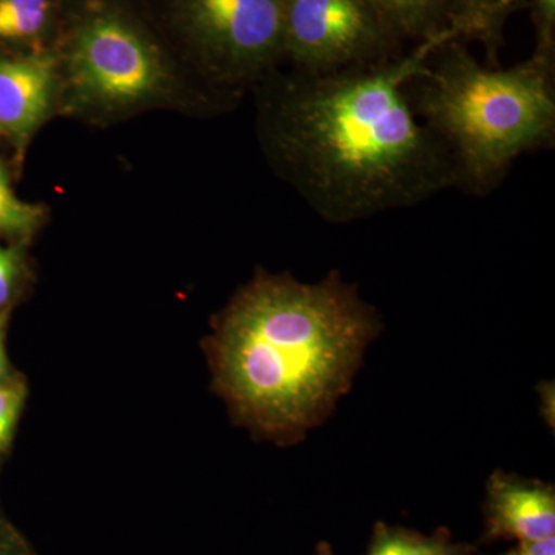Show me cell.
<instances>
[{
    "label": "cell",
    "mask_w": 555,
    "mask_h": 555,
    "mask_svg": "<svg viewBox=\"0 0 555 555\" xmlns=\"http://www.w3.org/2000/svg\"><path fill=\"white\" fill-rule=\"evenodd\" d=\"M43 221V208L22 201L11 188L9 170L0 160V233L30 235Z\"/></svg>",
    "instance_id": "cell-13"
},
{
    "label": "cell",
    "mask_w": 555,
    "mask_h": 555,
    "mask_svg": "<svg viewBox=\"0 0 555 555\" xmlns=\"http://www.w3.org/2000/svg\"><path fill=\"white\" fill-rule=\"evenodd\" d=\"M500 555H555V535L539 540H524Z\"/></svg>",
    "instance_id": "cell-17"
},
{
    "label": "cell",
    "mask_w": 555,
    "mask_h": 555,
    "mask_svg": "<svg viewBox=\"0 0 555 555\" xmlns=\"http://www.w3.org/2000/svg\"><path fill=\"white\" fill-rule=\"evenodd\" d=\"M366 555H478V547L455 543L448 528H438L425 535L414 529L378 521Z\"/></svg>",
    "instance_id": "cell-12"
},
{
    "label": "cell",
    "mask_w": 555,
    "mask_h": 555,
    "mask_svg": "<svg viewBox=\"0 0 555 555\" xmlns=\"http://www.w3.org/2000/svg\"><path fill=\"white\" fill-rule=\"evenodd\" d=\"M317 555H334V554H332L331 543H327V542L318 543Z\"/></svg>",
    "instance_id": "cell-19"
},
{
    "label": "cell",
    "mask_w": 555,
    "mask_h": 555,
    "mask_svg": "<svg viewBox=\"0 0 555 555\" xmlns=\"http://www.w3.org/2000/svg\"><path fill=\"white\" fill-rule=\"evenodd\" d=\"M7 313H0V382H5L9 374V361H7L5 343H3V328H5Z\"/></svg>",
    "instance_id": "cell-18"
},
{
    "label": "cell",
    "mask_w": 555,
    "mask_h": 555,
    "mask_svg": "<svg viewBox=\"0 0 555 555\" xmlns=\"http://www.w3.org/2000/svg\"><path fill=\"white\" fill-rule=\"evenodd\" d=\"M404 43L369 0H283L284 61L306 75L397 60Z\"/></svg>",
    "instance_id": "cell-6"
},
{
    "label": "cell",
    "mask_w": 555,
    "mask_h": 555,
    "mask_svg": "<svg viewBox=\"0 0 555 555\" xmlns=\"http://www.w3.org/2000/svg\"><path fill=\"white\" fill-rule=\"evenodd\" d=\"M379 328L377 309L337 270L315 284L259 273L219 323V386L251 426L301 440L349 392Z\"/></svg>",
    "instance_id": "cell-2"
},
{
    "label": "cell",
    "mask_w": 555,
    "mask_h": 555,
    "mask_svg": "<svg viewBox=\"0 0 555 555\" xmlns=\"http://www.w3.org/2000/svg\"><path fill=\"white\" fill-rule=\"evenodd\" d=\"M401 42L420 43L448 30L447 0H369Z\"/></svg>",
    "instance_id": "cell-11"
},
{
    "label": "cell",
    "mask_w": 555,
    "mask_h": 555,
    "mask_svg": "<svg viewBox=\"0 0 555 555\" xmlns=\"http://www.w3.org/2000/svg\"><path fill=\"white\" fill-rule=\"evenodd\" d=\"M535 31V56L555 62V0H525Z\"/></svg>",
    "instance_id": "cell-14"
},
{
    "label": "cell",
    "mask_w": 555,
    "mask_h": 555,
    "mask_svg": "<svg viewBox=\"0 0 555 555\" xmlns=\"http://www.w3.org/2000/svg\"><path fill=\"white\" fill-rule=\"evenodd\" d=\"M555 534L554 485L495 470L486 485L481 542L539 540Z\"/></svg>",
    "instance_id": "cell-8"
},
{
    "label": "cell",
    "mask_w": 555,
    "mask_h": 555,
    "mask_svg": "<svg viewBox=\"0 0 555 555\" xmlns=\"http://www.w3.org/2000/svg\"><path fill=\"white\" fill-rule=\"evenodd\" d=\"M56 49L0 54V137L24 149L61 109Z\"/></svg>",
    "instance_id": "cell-7"
},
{
    "label": "cell",
    "mask_w": 555,
    "mask_h": 555,
    "mask_svg": "<svg viewBox=\"0 0 555 555\" xmlns=\"http://www.w3.org/2000/svg\"><path fill=\"white\" fill-rule=\"evenodd\" d=\"M190 64L215 91L258 86L284 61L283 0H164Z\"/></svg>",
    "instance_id": "cell-5"
},
{
    "label": "cell",
    "mask_w": 555,
    "mask_h": 555,
    "mask_svg": "<svg viewBox=\"0 0 555 555\" xmlns=\"http://www.w3.org/2000/svg\"><path fill=\"white\" fill-rule=\"evenodd\" d=\"M554 78L555 62L535 54L499 68L480 64L462 40L434 53L409 94L451 155L456 188L488 195L521 155L554 147Z\"/></svg>",
    "instance_id": "cell-3"
},
{
    "label": "cell",
    "mask_w": 555,
    "mask_h": 555,
    "mask_svg": "<svg viewBox=\"0 0 555 555\" xmlns=\"http://www.w3.org/2000/svg\"><path fill=\"white\" fill-rule=\"evenodd\" d=\"M24 264L22 255L16 247H5L0 244V309L9 305L20 286Z\"/></svg>",
    "instance_id": "cell-16"
},
{
    "label": "cell",
    "mask_w": 555,
    "mask_h": 555,
    "mask_svg": "<svg viewBox=\"0 0 555 555\" xmlns=\"http://www.w3.org/2000/svg\"><path fill=\"white\" fill-rule=\"evenodd\" d=\"M447 7L448 27L456 39L480 42L488 65L496 67L506 22L511 14L524 9L525 0H447Z\"/></svg>",
    "instance_id": "cell-9"
},
{
    "label": "cell",
    "mask_w": 555,
    "mask_h": 555,
    "mask_svg": "<svg viewBox=\"0 0 555 555\" xmlns=\"http://www.w3.org/2000/svg\"><path fill=\"white\" fill-rule=\"evenodd\" d=\"M25 387L21 383L0 382V449L9 444L24 406Z\"/></svg>",
    "instance_id": "cell-15"
},
{
    "label": "cell",
    "mask_w": 555,
    "mask_h": 555,
    "mask_svg": "<svg viewBox=\"0 0 555 555\" xmlns=\"http://www.w3.org/2000/svg\"><path fill=\"white\" fill-rule=\"evenodd\" d=\"M61 22L62 0H0V46L49 49Z\"/></svg>",
    "instance_id": "cell-10"
},
{
    "label": "cell",
    "mask_w": 555,
    "mask_h": 555,
    "mask_svg": "<svg viewBox=\"0 0 555 555\" xmlns=\"http://www.w3.org/2000/svg\"><path fill=\"white\" fill-rule=\"evenodd\" d=\"M0 555H2V554H0Z\"/></svg>",
    "instance_id": "cell-20"
},
{
    "label": "cell",
    "mask_w": 555,
    "mask_h": 555,
    "mask_svg": "<svg viewBox=\"0 0 555 555\" xmlns=\"http://www.w3.org/2000/svg\"><path fill=\"white\" fill-rule=\"evenodd\" d=\"M61 109L90 120L185 104L190 93L149 28L116 0H83L61 46Z\"/></svg>",
    "instance_id": "cell-4"
},
{
    "label": "cell",
    "mask_w": 555,
    "mask_h": 555,
    "mask_svg": "<svg viewBox=\"0 0 555 555\" xmlns=\"http://www.w3.org/2000/svg\"><path fill=\"white\" fill-rule=\"evenodd\" d=\"M454 39L448 28L383 64L324 75L273 69L258 83L262 147L318 217L347 224L456 188L451 155L409 94Z\"/></svg>",
    "instance_id": "cell-1"
}]
</instances>
